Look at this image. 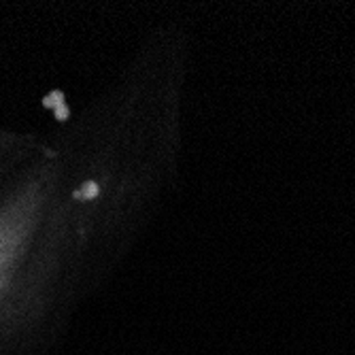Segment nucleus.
Listing matches in <instances>:
<instances>
[{
    "mask_svg": "<svg viewBox=\"0 0 355 355\" xmlns=\"http://www.w3.org/2000/svg\"><path fill=\"white\" fill-rule=\"evenodd\" d=\"M96 193H98V185L89 181L83 189H79V191L75 193V198H94Z\"/></svg>",
    "mask_w": 355,
    "mask_h": 355,
    "instance_id": "1",
    "label": "nucleus"
}]
</instances>
